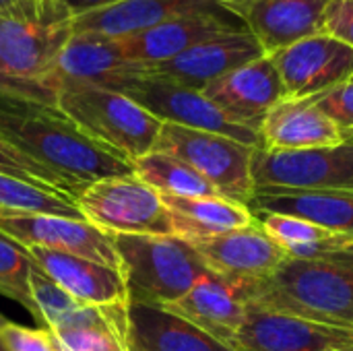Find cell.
Segmentation results:
<instances>
[{"label":"cell","mask_w":353,"mask_h":351,"mask_svg":"<svg viewBox=\"0 0 353 351\" xmlns=\"http://www.w3.org/2000/svg\"><path fill=\"white\" fill-rule=\"evenodd\" d=\"M0 139L70 182L79 194L97 180L134 174L128 157L89 139L52 101L0 91Z\"/></svg>","instance_id":"cell-1"},{"label":"cell","mask_w":353,"mask_h":351,"mask_svg":"<svg viewBox=\"0 0 353 351\" xmlns=\"http://www.w3.org/2000/svg\"><path fill=\"white\" fill-rule=\"evenodd\" d=\"M244 304L353 329V269L327 259H285L267 279L242 292Z\"/></svg>","instance_id":"cell-2"},{"label":"cell","mask_w":353,"mask_h":351,"mask_svg":"<svg viewBox=\"0 0 353 351\" xmlns=\"http://www.w3.org/2000/svg\"><path fill=\"white\" fill-rule=\"evenodd\" d=\"M128 304L168 306L211 273L199 252L176 236L110 234Z\"/></svg>","instance_id":"cell-3"},{"label":"cell","mask_w":353,"mask_h":351,"mask_svg":"<svg viewBox=\"0 0 353 351\" xmlns=\"http://www.w3.org/2000/svg\"><path fill=\"white\" fill-rule=\"evenodd\" d=\"M52 91L56 106L89 139L130 161L153 151L163 122L124 93L74 81H58Z\"/></svg>","instance_id":"cell-4"},{"label":"cell","mask_w":353,"mask_h":351,"mask_svg":"<svg viewBox=\"0 0 353 351\" xmlns=\"http://www.w3.org/2000/svg\"><path fill=\"white\" fill-rule=\"evenodd\" d=\"M72 33L66 8L37 21L0 17V91L56 103L50 81Z\"/></svg>","instance_id":"cell-5"},{"label":"cell","mask_w":353,"mask_h":351,"mask_svg":"<svg viewBox=\"0 0 353 351\" xmlns=\"http://www.w3.org/2000/svg\"><path fill=\"white\" fill-rule=\"evenodd\" d=\"M256 147L244 145L223 134L184 128L178 124H161L153 151H161L188 163L201 174L219 197L248 207L252 182V155Z\"/></svg>","instance_id":"cell-6"},{"label":"cell","mask_w":353,"mask_h":351,"mask_svg":"<svg viewBox=\"0 0 353 351\" xmlns=\"http://www.w3.org/2000/svg\"><path fill=\"white\" fill-rule=\"evenodd\" d=\"M83 217L105 234L174 236L161 194L139 176H114L89 184L77 199Z\"/></svg>","instance_id":"cell-7"},{"label":"cell","mask_w":353,"mask_h":351,"mask_svg":"<svg viewBox=\"0 0 353 351\" xmlns=\"http://www.w3.org/2000/svg\"><path fill=\"white\" fill-rule=\"evenodd\" d=\"M250 174L254 188L353 192V143L285 151L256 147Z\"/></svg>","instance_id":"cell-8"},{"label":"cell","mask_w":353,"mask_h":351,"mask_svg":"<svg viewBox=\"0 0 353 351\" xmlns=\"http://www.w3.org/2000/svg\"><path fill=\"white\" fill-rule=\"evenodd\" d=\"M116 91L137 101L143 110H147L151 116H155L161 122L178 124L194 130H207V132L230 137L250 147H261L259 132L230 122L203 95V91L149 74L147 70L126 79L124 83H120Z\"/></svg>","instance_id":"cell-9"},{"label":"cell","mask_w":353,"mask_h":351,"mask_svg":"<svg viewBox=\"0 0 353 351\" xmlns=\"http://www.w3.org/2000/svg\"><path fill=\"white\" fill-rule=\"evenodd\" d=\"M188 244L211 273L234 285L240 300L248 285L267 279L288 259L283 248L256 221Z\"/></svg>","instance_id":"cell-10"},{"label":"cell","mask_w":353,"mask_h":351,"mask_svg":"<svg viewBox=\"0 0 353 351\" xmlns=\"http://www.w3.org/2000/svg\"><path fill=\"white\" fill-rule=\"evenodd\" d=\"M271 60L290 99H312L353 79V50L327 33L300 39Z\"/></svg>","instance_id":"cell-11"},{"label":"cell","mask_w":353,"mask_h":351,"mask_svg":"<svg viewBox=\"0 0 353 351\" xmlns=\"http://www.w3.org/2000/svg\"><path fill=\"white\" fill-rule=\"evenodd\" d=\"M234 351H352L353 329H339L246 304Z\"/></svg>","instance_id":"cell-12"},{"label":"cell","mask_w":353,"mask_h":351,"mask_svg":"<svg viewBox=\"0 0 353 351\" xmlns=\"http://www.w3.org/2000/svg\"><path fill=\"white\" fill-rule=\"evenodd\" d=\"M259 41L267 56L323 33L329 0H219Z\"/></svg>","instance_id":"cell-13"},{"label":"cell","mask_w":353,"mask_h":351,"mask_svg":"<svg viewBox=\"0 0 353 351\" xmlns=\"http://www.w3.org/2000/svg\"><path fill=\"white\" fill-rule=\"evenodd\" d=\"M0 232L25 248L37 246L64 254H74L120 271V261L112 244V236L89 223L87 219L43 213L0 217Z\"/></svg>","instance_id":"cell-14"},{"label":"cell","mask_w":353,"mask_h":351,"mask_svg":"<svg viewBox=\"0 0 353 351\" xmlns=\"http://www.w3.org/2000/svg\"><path fill=\"white\" fill-rule=\"evenodd\" d=\"M203 95L230 122L259 132L273 106L285 99V89L271 56L265 54L213 81Z\"/></svg>","instance_id":"cell-15"},{"label":"cell","mask_w":353,"mask_h":351,"mask_svg":"<svg viewBox=\"0 0 353 351\" xmlns=\"http://www.w3.org/2000/svg\"><path fill=\"white\" fill-rule=\"evenodd\" d=\"M261 56H265V52L259 41L246 29H240L205 39L172 60L145 66V70L178 85L203 91L213 81Z\"/></svg>","instance_id":"cell-16"},{"label":"cell","mask_w":353,"mask_h":351,"mask_svg":"<svg viewBox=\"0 0 353 351\" xmlns=\"http://www.w3.org/2000/svg\"><path fill=\"white\" fill-rule=\"evenodd\" d=\"M240 29L244 27L234 14H230L225 8H217L178 17L153 29L118 39L128 60L143 66H153L180 56L182 52L205 39Z\"/></svg>","instance_id":"cell-17"},{"label":"cell","mask_w":353,"mask_h":351,"mask_svg":"<svg viewBox=\"0 0 353 351\" xmlns=\"http://www.w3.org/2000/svg\"><path fill=\"white\" fill-rule=\"evenodd\" d=\"M143 70V64L126 58L118 37L93 31H74L56 62L50 89L58 81H74L116 91L120 83L141 74Z\"/></svg>","instance_id":"cell-18"},{"label":"cell","mask_w":353,"mask_h":351,"mask_svg":"<svg viewBox=\"0 0 353 351\" xmlns=\"http://www.w3.org/2000/svg\"><path fill=\"white\" fill-rule=\"evenodd\" d=\"M31 259L81 306L124 308L128 306L122 273L101 263L48 248H27Z\"/></svg>","instance_id":"cell-19"},{"label":"cell","mask_w":353,"mask_h":351,"mask_svg":"<svg viewBox=\"0 0 353 351\" xmlns=\"http://www.w3.org/2000/svg\"><path fill=\"white\" fill-rule=\"evenodd\" d=\"M248 209L298 217L345 240L353 238V192L261 186L254 188Z\"/></svg>","instance_id":"cell-20"},{"label":"cell","mask_w":353,"mask_h":351,"mask_svg":"<svg viewBox=\"0 0 353 351\" xmlns=\"http://www.w3.org/2000/svg\"><path fill=\"white\" fill-rule=\"evenodd\" d=\"M223 8L219 0H118L72 17L74 31L126 37L178 17Z\"/></svg>","instance_id":"cell-21"},{"label":"cell","mask_w":353,"mask_h":351,"mask_svg":"<svg viewBox=\"0 0 353 351\" xmlns=\"http://www.w3.org/2000/svg\"><path fill=\"white\" fill-rule=\"evenodd\" d=\"M126 351H234L163 306L128 304Z\"/></svg>","instance_id":"cell-22"},{"label":"cell","mask_w":353,"mask_h":351,"mask_svg":"<svg viewBox=\"0 0 353 351\" xmlns=\"http://www.w3.org/2000/svg\"><path fill=\"white\" fill-rule=\"evenodd\" d=\"M263 149H314L345 143L341 128L312 99H281L261 124Z\"/></svg>","instance_id":"cell-23"},{"label":"cell","mask_w":353,"mask_h":351,"mask_svg":"<svg viewBox=\"0 0 353 351\" xmlns=\"http://www.w3.org/2000/svg\"><path fill=\"white\" fill-rule=\"evenodd\" d=\"M163 308L186 319L230 348L234 345L246 317V304L240 300L234 285L215 273L201 277L188 294Z\"/></svg>","instance_id":"cell-24"},{"label":"cell","mask_w":353,"mask_h":351,"mask_svg":"<svg viewBox=\"0 0 353 351\" xmlns=\"http://www.w3.org/2000/svg\"><path fill=\"white\" fill-rule=\"evenodd\" d=\"M163 205L172 213L174 236L184 242H196L223 232L252 225L256 219L250 209L223 199L213 197H170L161 194Z\"/></svg>","instance_id":"cell-25"},{"label":"cell","mask_w":353,"mask_h":351,"mask_svg":"<svg viewBox=\"0 0 353 351\" xmlns=\"http://www.w3.org/2000/svg\"><path fill=\"white\" fill-rule=\"evenodd\" d=\"M124 308L81 306L68 314L52 333L70 351H126Z\"/></svg>","instance_id":"cell-26"},{"label":"cell","mask_w":353,"mask_h":351,"mask_svg":"<svg viewBox=\"0 0 353 351\" xmlns=\"http://www.w3.org/2000/svg\"><path fill=\"white\" fill-rule=\"evenodd\" d=\"M256 223L283 248L290 259H325L345 238L304 219L279 213H252Z\"/></svg>","instance_id":"cell-27"},{"label":"cell","mask_w":353,"mask_h":351,"mask_svg":"<svg viewBox=\"0 0 353 351\" xmlns=\"http://www.w3.org/2000/svg\"><path fill=\"white\" fill-rule=\"evenodd\" d=\"M132 172L159 194L170 197H213L217 190L188 163L174 155L151 151L132 161Z\"/></svg>","instance_id":"cell-28"},{"label":"cell","mask_w":353,"mask_h":351,"mask_svg":"<svg viewBox=\"0 0 353 351\" xmlns=\"http://www.w3.org/2000/svg\"><path fill=\"white\" fill-rule=\"evenodd\" d=\"M41 213L85 219L72 197L0 174V217H21V215H41Z\"/></svg>","instance_id":"cell-29"},{"label":"cell","mask_w":353,"mask_h":351,"mask_svg":"<svg viewBox=\"0 0 353 351\" xmlns=\"http://www.w3.org/2000/svg\"><path fill=\"white\" fill-rule=\"evenodd\" d=\"M33 259L25 246L0 232V294L23 306L35 321L41 323L37 306L31 296V273Z\"/></svg>","instance_id":"cell-30"},{"label":"cell","mask_w":353,"mask_h":351,"mask_svg":"<svg viewBox=\"0 0 353 351\" xmlns=\"http://www.w3.org/2000/svg\"><path fill=\"white\" fill-rule=\"evenodd\" d=\"M29 283H31V296L37 306L41 327L52 331L56 325H60L68 314H72L81 304L72 300L35 261L31 265L29 273Z\"/></svg>","instance_id":"cell-31"},{"label":"cell","mask_w":353,"mask_h":351,"mask_svg":"<svg viewBox=\"0 0 353 351\" xmlns=\"http://www.w3.org/2000/svg\"><path fill=\"white\" fill-rule=\"evenodd\" d=\"M0 174L29 182V184H35V186H41V188H48V190L68 194L74 201L79 199V192L74 190V186L70 182H66L64 178H60L52 170L35 163L33 159L25 157L23 153H19L14 147H10L2 139H0Z\"/></svg>","instance_id":"cell-32"},{"label":"cell","mask_w":353,"mask_h":351,"mask_svg":"<svg viewBox=\"0 0 353 351\" xmlns=\"http://www.w3.org/2000/svg\"><path fill=\"white\" fill-rule=\"evenodd\" d=\"M312 101L341 128L347 141L353 134V79L312 97Z\"/></svg>","instance_id":"cell-33"},{"label":"cell","mask_w":353,"mask_h":351,"mask_svg":"<svg viewBox=\"0 0 353 351\" xmlns=\"http://www.w3.org/2000/svg\"><path fill=\"white\" fill-rule=\"evenodd\" d=\"M0 343L4 351H54L48 329H29L8 321L0 325Z\"/></svg>","instance_id":"cell-34"},{"label":"cell","mask_w":353,"mask_h":351,"mask_svg":"<svg viewBox=\"0 0 353 351\" xmlns=\"http://www.w3.org/2000/svg\"><path fill=\"white\" fill-rule=\"evenodd\" d=\"M323 33L353 50V0H329L323 19Z\"/></svg>","instance_id":"cell-35"},{"label":"cell","mask_w":353,"mask_h":351,"mask_svg":"<svg viewBox=\"0 0 353 351\" xmlns=\"http://www.w3.org/2000/svg\"><path fill=\"white\" fill-rule=\"evenodd\" d=\"M62 8L58 0H0V17L8 19L37 21Z\"/></svg>","instance_id":"cell-36"},{"label":"cell","mask_w":353,"mask_h":351,"mask_svg":"<svg viewBox=\"0 0 353 351\" xmlns=\"http://www.w3.org/2000/svg\"><path fill=\"white\" fill-rule=\"evenodd\" d=\"M72 17L74 14H81V12H87V10H93V8H101V6H108L112 2H118V0H58Z\"/></svg>","instance_id":"cell-37"},{"label":"cell","mask_w":353,"mask_h":351,"mask_svg":"<svg viewBox=\"0 0 353 351\" xmlns=\"http://www.w3.org/2000/svg\"><path fill=\"white\" fill-rule=\"evenodd\" d=\"M325 259L331 261V263H337V265H343V267L353 269V238L343 240V242H341L335 250H331Z\"/></svg>","instance_id":"cell-38"},{"label":"cell","mask_w":353,"mask_h":351,"mask_svg":"<svg viewBox=\"0 0 353 351\" xmlns=\"http://www.w3.org/2000/svg\"><path fill=\"white\" fill-rule=\"evenodd\" d=\"M50 333H52V331H50ZM52 343H54V351H70L60 339H58V337H56V335H54V333H52Z\"/></svg>","instance_id":"cell-39"},{"label":"cell","mask_w":353,"mask_h":351,"mask_svg":"<svg viewBox=\"0 0 353 351\" xmlns=\"http://www.w3.org/2000/svg\"><path fill=\"white\" fill-rule=\"evenodd\" d=\"M2 323H4V319L0 317V325H2ZM0 351H4V348H2V343H0Z\"/></svg>","instance_id":"cell-40"},{"label":"cell","mask_w":353,"mask_h":351,"mask_svg":"<svg viewBox=\"0 0 353 351\" xmlns=\"http://www.w3.org/2000/svg\"><path fill=\"white\" fill-rule=\"evenodd\" d=\"M347 141H352V143H353V134H352V137H350V139H347Z\"/></svg>","instance_id":"cell-41"},{"label":"cell","mask_w":353,"mask_h":351,"mask_svg":"<svg viewBox=\"0 0 353 351\" xmlns=\"http://www.w3.org/2000/svg\"><path fill=\"white\" fill-rule=\"evenodd\" d=\"M352 351H353V350H352Z\"/></svg>","instance_id":"cell-42"}]
</instances>
